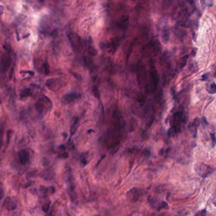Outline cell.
I'll use <instances>...</instances> for the list:
<instances>
[{
    "label": "cell",
    "mask_w": 216,
    "mask_h": 216,
    "mask_svg": "<svg viewBox=\"0 0 216 216\" xmlns=\"http://www.w3.org/2000/svg\"><path fill=\"white\" fill-rule=\"evenodd\" d=\"M196 172L198 174H199L201 177L203 178L209 177L214 172V169L208 165L204 164H201L200 165H196L195 167Z\"/></svg>",
    "instance_id": "cell-1"
},
{
    "label": "cell",
    "mask_w": 216,
    "mask_h": 216,
    "mask_svg": "<svg viewBox=\"0 0 216 216\" xmlns=\"http://www.w3.org/2000/svg\"><path fill=\"white\" fill-rule=\"evenodd\" d=\"M81 95L79 93H71L69 94H66L62 98L61 101L63 105L70 104L71 103L74 102L80 98Z\"/></svg>",
    "instance_id": "cell-2"
},
{
    "label": "cell",
    "mask_w": 216,
    "mask_h": 216,
    "mask_svg": "<svg viewBox=\"0 0 216 216\" xmlns=\"http://www.w3.org/2000/svg\"><path fill=\"white\" fill-rule=\"evenodd\" d=\"M68 38L73 49L74 50H78L80 46V39L79 35L75 34L70 33L68 34Z\"/></svg>",
    "instance_id": "cell-3"
},
{
    "label": "cell",
    "mask_w": 216,
    "mask_h": 216,
    "mask_svg": "<svg viewBox=\"0 0 216 216\" xmlns=\"http://www.w3.org/2000/svg\"><path fill=\"white\" fill-rule=\"evenodd\" d=\"M44 98H40L38 100L37 102H36L35 103V108L36 109L37 112H39V114H43V112H45L46 108H45V104L47 103L50 102L51 101L50 100V99L46 96L43 97Z\"/></svg>",
    "instance_id": "cell-4"
},
{
    "label": "cell",
    "mask_w": 216,
    "mask_h": 216,
    "mask_svg": "<svg viewBox=\"0 0 216 216\" xmlns=\"http://www.w3.org/2000/svg\"><path fill=\"white\" fill-rule=\"evenodd\" d=\"M141 195V191L138 188H132L127 193V196L130 201H136L138 200Z\"/></svg>",
    "instance_id": "cell-5"
},
{
    "label": "cell",
    "mask_w": 216,
    "mask_h": 216,
    "mask_svg": "<svg viewBox=\"0 0 216 216\" xmlns=\"http://www.w3.org/2000/svg\"><path fill=\"white\" fill-rule=\"evenodd\" d=\"M19 158L20 162L22 165H25L29 161L30 158V154L26 150H22L19 151Z\"/></svg>",
    "instance_id": "cell-6"
},
{
    "label": "cell",
    "mask_w": 216,
    "mask_h": 216,
    "mask_svg": "<svg viewBox=\"0 0 216 216\" xmlns=\"http://www.w3.org/2000/svg\"><path fill=\"white\" fill-rule=\"evenodd\" d=\"M3 206L6 210L9 211H14L17 208V205L12 198L10 197H7L3 203Z\"/></svg>",
    "instance_id": "cell-7"
},
{
    "label": "cell",
    "mask_w": 216,
    "mask_h": 216,
    "mask_svg": "<svg viewBox=\"0 0 216 216\" xmlns=\"http://www.w3.org/2000/svg\"><path fill=\"white\" fill-rule=\"evenodd\" d=\"M11 63V59L7 55H3L1 58V68L3 71H5L10 67Z\"/></svg>",
    "instance_id": "cell-8"
},
{
    "label": "cell",
    "mask_w": 216,
    "mask_h": 216,
    "mask_svg": "<svg viewBox=\"0 0 216 216\" xmlns=\"http://www.w3.org/2000/svg\"><path fill=\"white\" fill-rule=\"evenodd\" d=\"M46 85L51 90H55V89H57L56 88L57 86L58 88L61 87V85L59 84V80L58 79H50L46 82Z\"/></svg>",
    "instance_id": "cell-9"
},
{
    "label": "cell",
    "mask_w": 216,
    "mask_h": 216,
    "mask_svg": "<svg viewBox=\"0 0 216 216\" xmlns=\"http://www.w3.org/2000/svg\"><path fill=\"white\" fill-rule=\"evenodd\" d=\"M150 76H151V83L152 89H153V90H156L157 84H158V78L156 70H155V69H153L151 70V73H150Z\"/></svg>",
    "instance_id": "cell-10"
},
{
    "label": "cell",
    "mask_w": 216,
    "mask_h": 216,
    "mask_svg": "<svg viewBox=\"0 0 216 216\" xmlns=\"http://www.w3.org/2000/svg\"><path fill=\"white\" fill-rule=\"evenodd\" d=\"M78 123H79V120L77 117L74 118L73 119V122L72 124L70 127V134L71 136H73L74 134L75 133L77 129V127H78Z\"/></svg>",
    "instance_id": "cell-11"
},
{
    "label": "cell",
    "mask_w": 216,
    "mask_h": 216,
    "mask_svg": "<svg viewBox=\"0 0 216 216\" xmlns=\"http://www.w3.org/2000/svg\"><path fill=\"white\" fill-rule=\"evenodd\" d=\"M32 94L31 90L30 89H24V90H22L20 93V97L22 98H27L29 97V96H30Z\"/></svg>",
    "instance_id": "cell-12"
},
{
    "label": "cell",
    "mask_w": 216,
    "mask_h": 216,
    "mask_svg": "<svg viewBox=\"0 0 216 216\" xmlns=\"http://www.w3.org/2000/svg\"><path fill=\"white\" fill-rule=\"evenodd\" d=\"M207 91L209 93H211L212 95L215 94L216 92V83L214 82H213L212 83H211L210 84V86L209 88H207Z\"/></svg>",
    "instance_id": "cell-13"
},
{
    "label": "cell",
    "mask_w": 216,
    "mask_h": 216,
    "mask_svg": "<svg viewBox=\"0 0 216 216\" xmlns=\"http://www.w3.org/2000/svg\"><path fill=\"white\" fill-rule=\"evenodd\" d=\"M53 174H52V171H49L47 170L46 171H45L43 172L42 177L45 179H48V176H50L51 178H52Z\"/></svg>",
    "instance_id": "cell-14"
},
{
    "label": "cell",
    "mask_w": 216,
    "mask_h": 216,
    "mask_svg": "<svg viewBox=\"0 0 216 216\" xmlns=\"http://www.w3.org/2000/svg\"><path fill=\"white\" fill-rule=\"evenodd\" d=\"M93 94H94V96H95L97 99H98L100 100V92H99L98 88L97 86H94L93 88Z\"/></svg>",
    "instance_id": "cell-15"
},
{
    "label": "cell",
    "mask_w": 216,
    "mask_h": 216,
    "mask_svg": "<svg viewBox=\"0 0 216 216\" xmlns=\"http://www.w3.org/2000/svg\"><path fill=\"white\" fill-rule=\"evenodd\" d=\"M167 207H168L167 203L166 202V201H162V202L159 204V205H158L157 211H159L160 210H161V209H165V208H167Z\"/></svg>",
    "instance_id": "cell-16"
},
{
    "label": "cell",
    "mask_w": 216,
    "mask_h": 216,
    "mask_svg": "<svg viewBox=\"0 0 216 216\" xmlns=\"http://www.w3.org/2000/svg\"><path fill=\"white\" fill-rule=\"evenodd\" d=\"M50 203L49 202V203H45L44 205H43V207H42V210L44 212L46 213L49 210V208H50Z\"/></svg>",
    "instance_id": "cell-17"
},
{
    "label": "cell",
    "mask_w": 216,
    "mask_h": 216,
    "mask_svg": "<svg viewBox=\"0 0 216 216\" xmlns=\"http://www.w3.org/2000/svg\"><path fill=\"white\" fill-rule=\"evenodd\" d=\"M3 127L2 126L0 127V148H1L2 144H3Z\"/></svg>",
    "instance_id": "cell-18"
},
{
    "label": "cell",
    "mask_w": 216,
    "mask_h": 216,
    "mask_svg": "<svg viewBox=\"0 0 216 216\" xmlns=\"http://www.w3.org/2000/svg\"><path fill=\"white\" fill-rule=\"evenodd\" d=\"M5 195V191H4L3 185L1 183H0V200H1L4 196Z\"/></svg>",
    "instance_id": "cell-19"
},
{
    "label": "cell",
    "mask_w": 216,
    "mask_h": 216,
    "mask_svg": "<svg viewBox=\"0 0 216 216\" xmlns=\"http://www.w3.org/2000/svg\"><path fill=\"white\" fill-rule=\"evenodd\" d=\"M148 202H149V203L152 207H153L155 205V200L153 199V198H152L151 196H148Z\"/></svg>",
    "instance_id": "cell-20"
},
{
    "label": "cell",
    "mask_w": 216,
    "mask_h": 216,
    "mask_svg": "<svg viewBox=\"0 0 216 216\" xmlns=\"http://www.w3.org/2000/svg\"><path fill=\"white\" fill-rule=\"evenodd\" d=\"M44 69H45V72L46 74H49L50 73V67H49L48 63L46 62L44 64Z\"/></svg>",
    "instance_id": "cell-21"
},
{
    "label": "cell",
    "mask_w": 216,
    "mask_h": 216,
    "mask_svg": "<svg viewBox=\"0 0 216 216\" xmlns=\"http://www.w3.org/2000/svg\"><path fill=\"white\" fill-rule=\"evenodd\" d=\"M188 56H185L184 57H183V58H182L181 60H182V62H181V67H183L184 66H185V65L186 64V61H187V59H188Z\"/></svg>",
    "instance_id": "cell-22"
},
{
    "label": "cell",
    "mask_w": 216,
    "mask_h": 216,
    "mask_svg": "<svg viewBox=\"0 0 216 216\" xmlns=\"http://www.w3.org/2000/svg\"><path fill=\"white\" fill-rule=\"evenodd\" d=\"M211 137L212 139V146L214 147L215 145H216V136H215L214 133H211Z\"/></svg>",
    "instance_id": "cell-23"
},
{
    "label": "cell",
    "mask_w": 216,
    "mask_h": 216,
    "mask_svg": "<svg viewBox=\"0 0 216 216\" xmlns=\"http://www.w3.org/2000/svg\"><path fill=\"white\" fill-rule=\"evenodd\" d=\"M58 157L60 158H67L69 157V153L67 152H64V153L60 154L58 155Z\"/></svg>",
    "instance_id": "cell-24"
},
{
    "label": "cell",
    "mask_w": 216,
    "mask_h": 216,
    "mask_svg": "<svg viewBox=\"0 0 216 216\" xmlns=\"http://www.w3.org/2000/svg\"><path fill=\"white\" fill-rule=\"evenodd\" d=\"M3 48L5 49V50L6 51H8V52H10V50H11V46H10L9 45H7V44H6V45H4Z\"/></svg>",
    "instance_id": "cell-25"
},
{
    "label": "cell",
    "mask_w": 216,
    "mask_h": 216,
    "mask_svg": "<svg viewBox=\"0 0 216 216\" xmlns=\"http://www.w3.org/2000/svg\"><path fill=\"white\" fill-rule=\"evenodd\" d=\"M206 212H207V211L206 210H203V211H200L198 213H197L196 215H200V216H205L206 214Z\"/></svg>",
    "instance_id": "cell-26"
},
{
    "label": "cell",
    "mask_w": 216,
    "mask_h": 216,
    "mask_svg": "<svg viewBox=\"0 0 216 216\" xmlns=\"http://www.w3.org/2000/svg\"><path fill=\"white\" fill-rule=\"evenodd\" d=\"M209 74H203L201 77V80H206L209 77Z\"/></svg>",
    "instance_id": "cell-27"
},
{
    "label": "cell",
    "mask_w": 216,
    "mask_h": 216,
    "mask_svg": "<svg viewBox=\"0 0 216 216\" xmlns=\"http://www.w3.org/2000/svg\"><path fill=\"white\" fill-rule=\"evenodd\" d=\"M13 70H13V68H11V70H10V74H9L10 79H12V77H13Z\"/></svg>",
    "instance_id": "cell-28"
},
{
    "label": "cell",
    "mask_w": 216,
    "mask_h": 216,
    "mask_svg": "<svg viewBox=\"0 0 216 216\" xmlns=\"http://www.w3.org/2000/svg\"><path fill=\"white\" fill-rule=\"evenodd\" d=\"M10 132H11V131H8L7 132V144H8V143H9V141H10Z\"/></svg>",
    "instance_id": "cell-29"
},
{
    "label": "cell",
    "mask_w": 216,
    "mask_h": 216,
    "mask_svg": "<svg viewBox=\"0 0 216 216\" xmlns=\"http://www.w3.org/2000/svg\"><path fill=\"white\" fill-rule=\"evenodd\" d=\"M21 73H27V74H29L30 75H32L34 74V72L32 71H24V72H21Z\"/></svg>",
    "instance_id": "cell-30"
},
{
    "label": "cell",
    "mask_w": 216,
    "mask_h": 216,
    "mask_svg": "<svg viewBox=\"0 0 216 216\" xmlns=\"http://www.w3.org/2000/svg\"><path fill=\"white\" fill-rule=\"evenodd\" d=\"M202 121H203V122H204V124H208V122H207V119H206V118H205V117H202Z\"/></svg>",
    "instance_id": "cell-31"
},
{
    "label": "cell",
    "mask_w": 216,
    "mask_h": 216,
    "mask_svg": "<svg viewBox=\"0 0 216 216\" xmlns=\"http://www.w3.org/2000/svg\"><path fill=\"white\" fill-rule=\"evenodd\" d=\"M31 185H32V182H31V181H29L28 183H27L26 185H25V187H26V188H27V187H29V186H30Z\"/></svg>",
    "instance_id": "cell-32"
},
{
    "label": "cell",
    "mask_w": 216,
    "mask_h": 216,
    "mask_svg": "<svg viewBox=\"0 0 216 216\" xmlns=\"http://www.w3.org/2000/svg\"><path fill=\"white\" fill-rule=\"evenodd\" d=\"M105 156H105V155L104 156H102V157H101V159H100V161H99V162H98V164H97V165H96V167H98V166L99 164H100V162H101V160H103V158H105Z\"/></svg>",
    "instance_id": "cell-33"
}]
</instances>
